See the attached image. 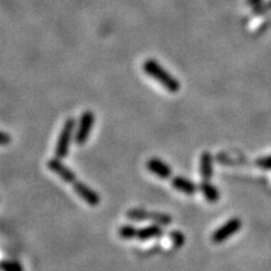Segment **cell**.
Returning <instances> with one entry per match:
<instances>
[{
    "label": "cell",
    "mask_w": 271,
    "mask_h": 271,
    "mask_svg": "<svg viewBox=\"0 0 271 271\" xmlns=\"http://www.w3.org/2000/svg\"><path fill=\"white\" fill-rule=\"evenodd\" d=\"M48 167L50 171H52L53 173L57 174L60 179L67 182L68 184L74 185L75 192H76V194L81 198V200H84L87 205L95 207L101 203V197H99L97 192L94 191L92 188L88 187V185L78 180L76 174H75L69 167L66 166L65 164L61 162V159L57 157L51 158L48 162Z\"/></svg>",
    "instance_id": "obj_1"
},
{
    "label": "cell",
    "mask_w": 271,
    "mask_h": 271,
    "mask_svg": "<svg viewBox=\"0 0 271 271\" xmlns=\"http://www.w3.org/2000/svg\"><path fill=\"white\" fill-rule=\"evenodd\" d=\"M142 70L149 77L154 78L158 83L166 88L170 93H177L180 91L181 85L179 80L173 75H171L165 68L159 65L155 59H147L142 65Z\"/></svg>",
    "instance_id": "obj_2"
},
{
    "label": "cell",
    "mask_w": 271,
    "mask_h": 271,
    "mask_svg": "<svg viewBox=\"0 0 271 271\" xmlns=\"http://www.w3.org/2000/svg\"><path fill=\"white\" fill-rule=\"evenodd\" d=\"M127 217L134 222H152L160 226H169L173 223L172 216L160 212H149L142 208H133L127 212Z\"/></svg>",
    "instance_id": "obj_3"
},
{
    "label": "cell",
    "mask_w": 271,
    "mask_h": 271,
    "mask_svg": "<svg viewBox=\"0 0 271 271\" xmlns=\"http://www.w3.org/2000/svg\"><path fill=\"white\" fill-rule=\"evenodd\" d=\"M76 129V120L73 117H68L65 121L63 126L60 131L58 140H57V146H56V157L59 159H65L68 156L70 148V142L73 139L74 131Z\"/></svg>",
    "instance_id": "obj_4"
},
{
    "label": "cell",
    "mask_w": 271,
    "mask_h": 271,
    "mask_svg": "<svg viewBox=\"0 0 271 271\" xmlns=\"http://www.w3.org/2000/svg\"><path fill=\"white\" fill-rule=\"evenodd\" d=\"M242 227V222L240 218L237 217H234V218H231L230 220H227L225 224H223L222 226L213 232L212 235V241L213 243L219 244L222 242L228 240V238L233 236L234 234H236L238 231L241 230Z\"/></svg>",
    "instance_id": "obj_5"
},
{
    "label": "cell",
    "mask_w": 271,
    "mask_h": 271,
    "mask_svg": "<svg viewBox=\"0 0 271 271\" xmlns=\"http://www.w3.org/2000/svg\"><path fill=\"white\" fill-rule=\"evenodd\" d=\"M95 123V114L92 111H85L80 116L79 124H78L76 136H75V141L78 145H84L90 138V135L93 130Z\"/></svg>",
    "instance_id": "obj_6"
},
{
    "label": "cell",
    "mask_w": 271,
    "mask_h": 271,
    "mask_svg": "<svg viewBox=\"0 0 271 271\" xmlns=\"http://www.w3.org/2000/svg\"><path fill=\"white\" fill-rule=\"evenodd\" d=\"M147 166L148 171L153 174H155L156 176L160 177V179H169L172 175V169L164 162V160L153 157L147 160Z\"/></svg>",
    "instance_id": "obj_7"
},
{
    "label": "cell",
    "mask_w": 271,
    "mask_h": 271,
    "mask_svg": "<svg viewBox=\"0 0 271 271\" xmlns=\"http://www.w3.org/2000/svg\"><path fill=\"white\" fill-rule=\"evenodd\" d=\"M199 172L202 180L210 181L213 175V158L210 152H203L200 156Z\"/></svg>",
    "instance_id": "obj_8"
},
{
    "label": "cell",
    "mask_w": 271,
    "mask_h": 271,
    "mask_svg": "<svg viewBox=\"0 0 271 271\" xmlns=\"http://www.w3.org/2000/svg\"><path fill=\"white\" fill-rule=\"evenodd\" d=\"M171 184H172V187L175 189V190L188 195L194 194L195 192L198 191V187L195 185L194 182L187 179V177L184 176L173 177L172 181H171Z\"/></svg>",
    "instance_id": "obj_9"
},
{
    "label": "cell",
    "mask_w": 271,
    "mask_h": 271,
    "mask_svg": "<svg viewBox=\"0 0 271 271\" xmlns=\"http://www.w3.org/2000/svg\"><path fill=\"white\" fill-rule=\"evenodd\" d=\"M164 234V231L160 225L157 224H153L151 226L137 228V234H136V238L140 241H147L151 238H157L160 237Z\"/></svg>",
    "instance_id": "obj_10"
},
{
    "label": "cell",
    "mask_w": 271,
    "mask_h": 271,
    "mask_svg": "<svg viewBox=\"0 0 271 271\" xmlns=\"http://www.w3.org/2000/svg\"><path fill=\"white\" fill-rule=\"evenodd\" d=\"M199 190L201 191L203 197L206 200L210 203H215L219 200V191L215 185H213L209 181L202 180V182L199 184Z\"/></svg>",
    "instance_id": "obj_11"
},
{
    "label": "cell",
    "mask_w": 271,
    "mask_h": 271,
    "mask_svg": "<svg viewBox=\"0 0 271 271\" xmlns=\"http://www.w3.org/2000/svg\"><path fill=\"white\" fill-rule=\"evenodd\" d=\"M119 236L123 240H134L137 234V228L133 225H122L119 228Z\"/></svg>",
    "instance_id": "obj_12"
},
{
    "label": "cell",
    "mask_w": 271,
    "mask_h": 271,
    "mask_svg": "<svg viewBox=\"0 0 271 271\" xmlns=\"http://www.w3.org/2000/svg\"><path fill=\"white\" fill-rule=\"evenodd\" d=\"M170 238L171 241L173 242L174 247L176 248H181L182 245L184 244V241H185V236L184 234L182 233L180 231H173L170 233Z\"/></svg>",
    "instance_id": "obj_13"
},
{
    "label": "cell",
    "mask_w": 271,
    "mask_h": 271,
    "mask_svg": "<svg viewBox=\"0 0 271 271\" xmlns=\"http://www.w3.org/2000/svg\"><path fill=\"white\" fill-rule=\"evenodd\" d=\"M0 269L3 271H15L23 269L22 266L17 262H8V261H3L0 263Z\"/></svg>",
    "instance_id": "obj_14"
},
{
    "label": "cell",
    "mask_w": 271,
    "mask_h": 271,
    "mask_svg": "<svg viewBox=\"0 0 271 271\" xmlns=\"http://www.w3.org/2000/svg\"><path fill=\"white\" fill-rule=\"evenodd\" d=\"M256 165L262 170H271V155L259 158L256 160Z\"/></svg>",
    "instance_id": "obj_15"
},
{
    "label": "cell",
    "mask_w": 271,
    "mask_h": 271,
    "mask_svg": "<svg viewBox=\"0 0 271 271\" xmlns=\"http://www.w3.org/2000/svg\"><path fill=\"white\" fill-rule=\"evenodd\" d=\"M10 142H12V137L3 131H0V146H6Z\"/></svg>",
    "instance_id": "obj_16"
},
{
    "label": "cell",
    "mask_w": 271,
    "mask_h": 271,
    "mask_svg": "<svg viewBox=\"0 0 271 271\" xmlns=\"http://www.w3.org/2000/svg\"><path fill=\"white\" fill-rule=\"evenodd\" d=\"M259 2H261V0H250V3H251V5H258Z\"/></svg>",
    "instance_id": "obj_17"
},
{
    "label": "cell",
    "mask_w": 271,
    "mask_h": 271,
    "mask_svg": "<svg viewBox=\"0 0 271 271\" xmlns=\"http://www.w3.org/2000/svg\"><path fill=\"white\" fill-rule=\"evenodd\" d=\"M269 7H271V1H270V3L268 5V8H269Z\"/></svg>",
    "instance_id": "obj_18"
},
{
    "label": "cell",
    "mask_w": 271,
    "mask_h": 271,
    "mask_svg": "<svg viewBox=\"0 0 271 271\" xmlns=\"http://www.w3.org/2000/svg\"><path fill=\"white\" fill-rule=\"evenodd\" d=\"M15 271H23V269H19V270H15Z\"/></svg>",
    "instance_id": "obj_19"
}]
</instances>
